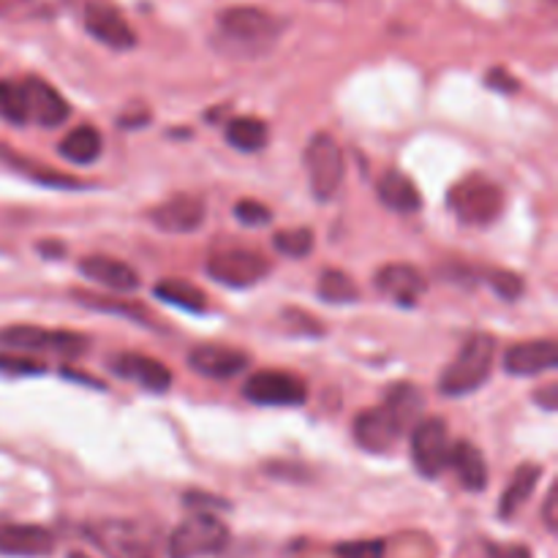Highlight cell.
I'll return each instance as SVG.
<instances>
[{"label": "cell", "instance_id": "40", "mask_svg": "<svg viewBox=\"0 0 558 558\" xmlns=\"http://www.w3.org/2000/svg\"><path fill=\"white\" fill-rule=\"evenodd\" d=\"M556 501H558V490L554 488L548 494V501H545V523H548L550 532H556Z\"/></svg>", "mask_w": 558, "mask_h": 558}, {"label": "cell", "instance_id": "3", "mask_svg": "<svg viewBox=\"0 0 558 558\" xmlns=\"http://www.w3.org/2000/svg\"><path fill=\"white\" fill-rule=\"evenodd\" d=\"M450 210L461 218L463 223L472 227H485V223L496 221L505 210V194L496 183H490L483 174H469L461 183H456L447 196Z\"/></svg>", "mask_w": 558, "mask_h": 558}, {"label": "cell", "instance_id": "34", "mask_svg": "<svg viewBox=\"0 0 558 558\" xmlns=\"http://www.w3.org/2000/svg\"><path fill=\"white\" fill-rule=\"evenodd\" d=\"M485 281H488L490 287H494V292L505 300H518L523 294V281H521V276H515V272L494 270V272H488V278H485Z\"/></svg>", "mask_w": 558, "mask_h": 558}, {"label": "cell", "instance_id": "42", "mask_svg": "<svg viewBox=\"0 0 558 558\" xmlns=\"http://www.w3.org/2000/svg\"><path fill=\"white\" fill-rule=\"evenodd\" d=\"M69 558H90V556H85V554H76V550H74V554H69Z\"/></svg>", "mask_w": 558, "mask_h": 558}, {"label": "cell", "instance_id": "9", "mask_svg": "<svg viewBox=\"0 0 558 558\" xmlns=\"http://www.w3.org/2000/svg\"><path fill=\"white\" fill-rule=\"evenodd\" d=\"M267 272H270V262L262 254H256V251L245 248L227 251V254H218L207 262V276L232 289L254 287Z\"/></svg>", "mask_w": 558, "mask_h": 558}, {"label": "cell", "instance_id": "27", "mask_svg": "<svg viewBox=\"0 0 558 558\" xmlns=\"http://www.w3.org/2000/svg\"><path fill=\"white\" fill-rule=\"evenodd\" d=\"M227 142L240 153H259L267 147L270 140V131L267 123L259 118H232L227 123Z\"/></svg>", "mask_w": 558, "mask_h": 558}, {"label": "cell", "instance_id": "35", "mask_svg": "<svg viewBox=\"0 0 558 558\" xmlns=\"http://www.w3.org/2000/svg\"><path fill=\"white\" fill-rule=\"evenodd\" d=\"M338 558H385L381 539H363V543H343L336 548Z\"/></svg>", "mask_w": 558, "mask_h": 558}, {"label": "cell", "instance_id": "6", "mask_svg": "<svg viewBox=\"0 0 558 558\" xmlns=\"http://www.w3.org/2000/svg\"><path fill=\"white\" fill-rule=\"evenodd\" d=\"M0 341L22 352H49L60 357H80L87 349V338L69 330H44L33 325H14L0 330Z\"/></svg>", "mask_w": 558, "mask_h": 558}, {"label": "cell", "instance_id": "14", "mask_svg": "<svg viewBox=\"0 0 558 558\" xmlns=\"http://www.w3.org/2000/svg\"><path fill=\"white\" fill-rule=\"evenodd\" d=\"M22 85H25L27 120L31 123L41 125V129H54V125H63L69 120V101L49 82L38 80V76H27V80H22Z\"/></svg>", "mask_w": 558, "mask_h": 558}, {"label": "cell", "instance_id": "29", "mask_svg": "<svg viewBox=\"0 0 558 558\" xmlns=\"http://www.w3.org/2000/svg\"><path fill=\"white\" fill-rule=\"evenodd\" d=\"M319 298L325 303H357L360 298V289L357 283L352 281V276L341 270H325L319 276Z\"/></svg>", "mask_w": 558, "mask_h": 558}, {"label": "cell", "instance_id": "36", "mask_svg": "<svg viewBox=\"0 0 558 558\" xmlns=\"http://www.w3.org/2000/svg\"><path fill=\"white\" fill-rule=\"evenodd\" d=\"M0 371L9 376H25V374H44V365L38 360H27V357H9L3 354L0 357Z\"/></svg>", "mask_w": 558, "mask_h": 558}, {"label": "cell", "instance_id": "16", "mask_svg": "<svg viewBox=\"0 0 558 558\" xmlns=\"http://www.w3.org/2000/svg\"><path fill=\"white\" fill-rule=\"evenodd\" d=\"M54 550L52 532L33 523L0 521V554L14 558H47Z\"/></svg>", "mask_w": 558, "mask_h": 558}, {"label": "cell", "instance_id": "38", "mask_svg": "<svg viewBox=\"0 0 558 558\" xmlns=\"http://www.w3.org/2000/svg\"><path fill=\"white\" fill-rule=\"evenodd\" d=\"M490 558H532L526 545H488Z\"/></svg>", "mask_w": 558, "mask_h": 558}, {"label": "cell", "instance_id": "11", "mask_svg": "<svg viewBox=\"0 0 558 558\" xmlns=\"http://www.w3.org/2000/svg\"><path fill=\"white\" fill-rule=\"evenodd\" d=\"M403 434H407V425L387 403L368 409L354 420V441L368 452H390Z\"/></svg>", "mask_w": 558, "mask_h": 558}, {"label": "cell", "instance_id": "2", "mask_svg": "<svg viewBox=\"0 0 558 558\" xmlns=\"http://www.w3.org/2000/svg\"><path fill=\"white\" fill-rule=\"evenodd\" d=\"M283 22L254 5H234L218 14V36L234 49L256 54L278 41Z\"/></svg>", "mask_w": 558, "mask_h": 558}, {"label": "cell", "instance_id": "15", "mask_svg": "<svg viewBox=\"0 0 558 558\" xmlns=\"http://www.w3.org/2000/svg\"><path fill=\"white\" fill-rule=\"evenodd\" d=\"M109 371L118 374L120 379L134 381L142 390L150 392H167L169 385H172V371H169L167 365L158 363V360L145 357V354H112V357H109Z\"/></svg>", "mask_w": 558, "mask_h": 558}, {"label": "cell", "instance_id": "18", "mask_svg": "<svg viewBox=\"0 0 558 558\" xmlns=\"http://www.w3.org/2000/svg\"><path fill=\"white\" fill-rule=\"evenodd\" d=\"M374 287L379 289L385 298L396 300L401 305H414L425 292H428V281L423 272L414 265H387L376 272Z\"/></svg>", "mask_w": 558, "mask_h": 558}, {"label": "cell", "instance_id": "26", "mask_svg": "<svg viewBox=\"0 0 558 558\" xmlns=\"http://www.w3.org/2000/svg\"><path fill=\"white\" fill-rule=\"evenodd\" d=\"M158 300L174 305V308L191 311V314H205L207 311V298L199 287L183 281V278H163V281L156 283L153 289Z\"/></svg>", "mask_w": 558, "mask_h": 558}, {"label": "cell", "instance_id": "8", "mask_svg": "<svg viewBox=\"0 0 558 558\" xmlns=\"http://www.w3.org/2000/svg\"><path fill=\"white\" fill-rule=\"evenodd\" d=\"M243 396L256 407H303L308 390L303 379L287 371H256L243 387Z\"/></svg>", "mask_w": 558, "mask_h": 558}, {"label": "cell", "instance_id": "7", "mask_svg": "<svg viewBox=\"0 0 558 558\" xmlns=\"http://www.w3.org/2000/svg\"><path fill=\"white\" fill-rule=\"evenodd\" d=\"M450 430L441 417H425L414 425L412 458L423 477L436 480L445 469H450Z\"/></svg>", "mask_w": 558, "mask_h": 558}, {"label": "cell", "instance_id": "31", "mask_svg": "<svg viewBox=\"0 0 558 558\" xmlns=\"http://www.w3.org/2000/svg\"><path fill=\"white\" fill-rule=\"evenodd\" d=\"M272 248L287 259H305L314 251V232L311 229H281L272 234Z\"/></svg>", "mask_w": 558, "mask_h": 558}, {"label": "cell", "instance_id": "41", "mask_svg": "<svg viewBox=\"0 0 558 558\" xmlns=\"http://www.w3.org/2000/svg\"><path fill=\"white\" fill-rule=\"evenodd\" d=\"M556 392H558V387L548 385L543 392H537V396H534V401H539L545 409H548V412H554V409H556Z\"/></svg>", "mask_w": 558, "mask_h": 558}, {"label": "cell", "instance_id": "33", "mask_svg": "<svg viewBox=\"0 0 558 558\" xmlns=\"http://www.w3.org/2000/svg\"><path fill=\"white\" fill-rule=\"evenodd\" d=\"M234 218L240 223H245V227H265V223L272 221V213L270 207L256 199H240L234 205Z\"/></svg>", "mask_w": 558, "mask_h": 558}, {"label": "cell", "instance_id": "20", "mask_svg": "<svg viewBox=\"0 0 558 558\" xmlns=\"http://www.w3.org/2000/svg\"><path fill=\"white\" fill-rule=\"evenodd\" d=\"M80 272L90 278L93 283H101V287L114 289V292H134V289H140V272L131 265H125V262L114 259V256H87V259L80 262Z\"/></svg>", "mask_w": 558, "mask_h": 558}, {"label": "cell", "instance_id": "30", "mask_svg": "<svg viewBox=\"0 0 558 558\" xmlns=\"http://www.w3.org/2000/svg\"><path fill=\"white\" fill-rule=\"evenodd\" d=\"M0 118L14 125H27V98L25 85L16 80L0 82Z\"/></svg>", "mask_w": 558, "mask_h": 558}, {"label": "cell", "instance_id": "10", "mask_svg": "<svg viewBox=\"0 0 558 558\" xmlns=\"http://www.w3.org/2000/svg\"><path fill=\"white\" fill-rule=\"evenodd\" d=\"M87 537L109 558H153L142 529L129 521H101L87 526Z\"/></svg>", "mask_w": 558, "mask_h": 558}, {"label": "cell", "instance_id": "23", "mask_svg": "<svg viewBox=\"0 0 558 558\" xmlns=\"http://www.w3.org/2000/svg\"><path fill=\"white\" fill-rule=\"evenodd\" d=\"M0 161H3L5 167L14 169V172L25 174L27 180H36L38 185H52V189H82V180L71 178V174L52 172V169L41 167V163H33L31 158L20 156V153H14L5 145H0Z\"/></svg>", "mask_w": 558, "mask_h": 558}, {"label": "cell", "instance_id": "12", "mask_svg": "<svg viewBox=\"0 0 558 558\" xmlns=\"http://www.w3.org/2000/svg\"><path fill=\"white\" fill-rule=\"evenodd\" d=\"M85 31L90 33L96 41H101L109 49H134L136 47V33L134 27L125 22V16L120 14L114 5L109 3H87L85 5Z\"/></svg>", "mask_w": 558, "mask_h": 558}, {"label": "cell", "instance_id": "25", "mask_svg": "<svg viewBox=\"0 0 558 558\" xmlns=\"http://www.w3.org/2000/svg\"><path fill=\"white\" fill-rule=\"evenodd\" d=\"M60 156L76 167H87L101 156V134L93 125H80V129L69 131L58 145Z\"/></svg>", "mask_w": 558, "mask_h": 558}, {"label": "cell", "instance_id": "4", "mask_svg": "<svg viewBox=\"0 0 558 558\" xmlns=\"http://www.w3.org/2000/svg\"><path fill=\"white\" fill-rule=\"evenodd\" d=\"M229 529L210 512L189 518L169 537V558H202L216 556L227 548Z\"/></svg>", "mask_w": 558, "mask_h": 558}, {"label": "cell", "instance_id": "24", "mask_svg": "<svg viewBox=\"0 0 558 558\" xmlns=\"http://www.w3.org/2000/svg\"><path fill=\"white\" fill-rule=\"evenodd\" d=\"M539 474H543V469L534 466V463H523V466L518 469L515 477H512L510 485H507L505 496H501L499 515L505 518V521L515 518L518 512L523 510V505L532 499L534 488H537V483H539Z\"/></svg>", "mask_w": 558, "mask_h": 558}, {"label": "cell", "instance_id": "32", "mask_svg": "<svg viewBox=\"0 0 558 558\" xmlns=\"http://www.w3.org/2000/svg\"><path fill=\"white\" fill-rule=\"evenodd\" d=\"M76 303L87 305V308H96V311H107V314H123V316H134L140 325H147V311L136 308V305L123 303V300H112V298H96L90 292H74Z\"/></svg>", "mask_w": 558, "mask_h": 558}, {"label": "cell", "instance_id": "17", "mask_svg": "<svg viewBox=\"0 0 558 558\" xmlns=\"http://www.w3.org/2000/svg\"><path fill=\"white\" fill-rule=\"evenodd\" d=\"M189 365L196 374L207 376V379H232L240 371L251 365V357L240 349L218 347V343H202L189 352Z\"/></svg>", "mask_w": 558, "mask_h": 558}, {"label": "cell", "instance_id": "22", "mask_svg": "<svg viewBox=\"0 0 558 558\" xmlns=\"http://www.w3.org/2000/svg\"><path fill=\"white\" fill-rule=\"evenodd\" d=\"M450 466L456 469L458 480H461L466 490L480 494V490H485V485H488V466H485L483 452H480L472 441L461 439L452 445Z\"/></svg>", "mask_w": 558, "mask_h": 558}, {"label": "cell", "instance_id": "13", "mask_svg": "<svg viewBox=\"0 0 558 558\" xmlns=\"http://www.w3.org/2000/svg\"><path fill=\"white\" fill-rule=\"evenodd\" d=\"M205 199L196 194H178L172 199L161 202L158 207L150 210V221L156 223L158 229L172 234H189L194 229L202 227L205 221Z\"/></svg>", "mask_w": 558, "mask_h": 558}, {"label": "cell", "instance_id": "37", "mask_svg": "<svg viewBox=\"0 0 558 558\" xmlns=\"http://www.w3.org/2000/svg\"><path fill=\"white\" fill-rule=\"evenodd\" d=\"M38 0H0V16H22L33 14Z\"/></svg>", "mask_w": 558, "mask_h": 558}, {"label": "cell", "instance_id": "39", "mask_svg": "<svg viewBox=\"0 0 558 558\" xmlns=\"http://www.w3.org/2000/svg\"><path fill=\"white\" fill-rule=\"evenodd\" d=\"M488 87H496V90L512 93V90H518V80H515V76L507 74L505 69H494L488 74Z\"/></svg>", "mask_w": 558, "mask_h": 558}, {"label": "cell", "instance_id": "19", "mask_svg": "<svg viewBox=\"0 0 558 558\" xmlns=\"http://www.w3.org/2000/svg\"><path fill=\"white\" fill-rule=\"evenodd\" d=\"M558 365V343L545 338V341H526L507 349L505 371L512 376H537L543 371H554Z\"/></svg>", "mask_w": 558, "mask_h": 558}, {"label": "cell", "instance_id": "28", "mask_svg": "<svg viewBox=\"0 0 558 558\" xmlns=\"http://www.w3.org/2000/svg\"><path fill=\"white\" fill-rule=\"evenodd\" d=\"M385 403L398 414V420L407 425V430L420 423V414H423V396H420V390L414 385H396L387 392Z\"/></svg>", "mask_w": 558, "mask_h": 558}, {"label": "cell", "instance_id": "21", "mask_svg": "<svg viewBox=\"0 0 558 558\" xmlns=\"http://www.w3.org/2000/svg\"><path fill=\"white\" fill-rule=\"evenodd\" d=\"M376 194H379L381 205H387L396 213H417L423 207V196H420L417 185L409 174L398 172V169H387L376 183Z\"/></svg>", "mask_w": 558, "mask_h": 558}, {"label": "cell", "instance_id": "1", "mask_svg": "<svg viewBox=\"0 0 558 558\" xmlns=\"http://www.w3.org/2000/svg\"><path fill=\"white\" fill-rule=\"evenodd\" d=\"M494 357H496V341L488 332H474L472 338H466V343L461 347L458 357L452 360L445 368L439 379V392L450 398L469 396V392L480 390V387L488 381L490 371H494Z\"/></svg>", "mask_w": 558, "mask_h": 558}, {"label": "cell", "instance_id": "5", "mask_svg": "<svg viewBox=\"0 0 558 558\" xmlns=\"http://www.w3.org/2000/svg\"><path fill=\"white\" fill-rule=\"evenodd\" d=\"M305 169H308L311 194L319 202H330L343 183V153L330 134L311 136L305 147Z\"/></svg>", "mask_w": 558, "mask_h": 558}]
</instances>
